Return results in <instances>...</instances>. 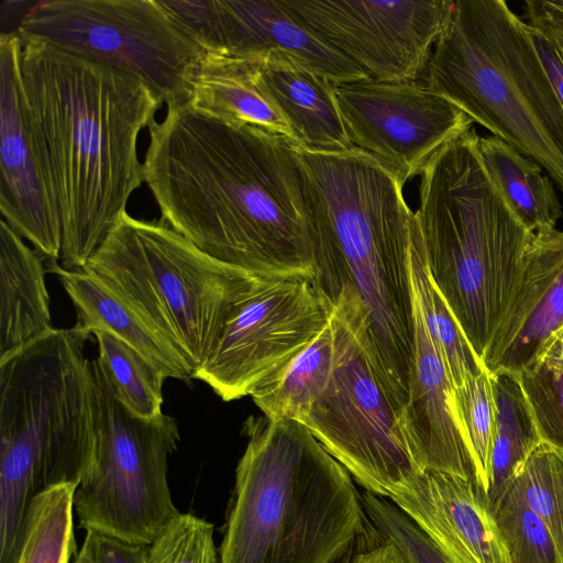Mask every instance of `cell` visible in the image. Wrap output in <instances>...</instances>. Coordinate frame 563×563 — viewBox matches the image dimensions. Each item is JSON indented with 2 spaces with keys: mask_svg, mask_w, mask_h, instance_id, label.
<instances>
[{
  "mask_svg": "<svg viewBox=\"0 0 563 563\" xmlns=\"http://www.w3.org/2000/svg\"><path fill=\"white\" fill-rule=\"evenodd\" d=\"M148 133L144 183L164 222L234 267L316 278L294 142L187 102L168 106Z\"/></svg>",
  "mask_w": 563,
  "mask_h": 563,
  "instance_id": "6da1fadb",
  "label": "cell"
},
{
  "mask_svg": "<svg viewBox=\"0 0 563 563\" xmlns=\"http://www.w3.org/2000/svg\"><path fill=\"white\" fill-rule=\"evenodd\" d=\"M15 31L22 102L62 221L58 264L82 269L144 183L137 140L164 102L128 73Z\"/></svg>",
  "mask_w": 563,
  "mask_h": 563,
  "instance_id": "7a4b0ae2",
  "label": "cell"
},
{
  "mask_svg": "<svg viewBox=\"0 0 563 563\" xmlns=\"http://www.w3.org/2000/svg\"><path fill=\"white\" fill-rule=\"evenodd\" d=\"M316 258V283L334 303L351 288L384 366L408 400L413 302L409 255L417 223L404 184L373 155L294 144Z\"/></svg>",
  "mask_w": 563,
  "mask_h": 563,
  "instance_id": "3957f363",
  "label": "cell"
},
{
  "mask_svg": "<svg viewBox=\"0 0 563 563\" xmlns=\"http://www.w3.org/2000/svg\"><path fill=\"white\" fill-rule=\"evenodd\" d=\"M220 563H351L383 541L353 477L301 422L250 417Z\"/></svg>",
  "mask_w": 563,
  "mask_h": 563,
  "instance_id": "277c9868",
  "label": "cell"
},
{
  "mask_svg": "<svg viewBox=\"0 0 563 563\" xmlns=\"http://www.w3.org/2000/svg\"><path fill=\"white\" fill-rule=\"evenodd\" d=\"M477 139L472 128L429 161L415 212L429 276L483 363L536 233L489 179Z\"/></svg>",
  "mask_w": 563,
  "mask_h": 563,
  "instance_id": "5b68a950",
  "label": "cell"
},
{
  "mask_svg": "<svg viewBox=\"0 0 563 563\" xmlns=\"http://www.w3.org/2000/svg\"><path fill=\"white\" fill-rule=\"evenodd\" d=\"M90 333L54 329L0 361V539L23 531L31 499L56 485L77 487L96 444L97 391L85 354Z\"/></svg>",
  "mask_w": 563,
  "mask_h": 563,
  "instance_id": "8992f818",
  "label": "cell"
},
{
  "mask_svg": "<svg viewBox=\"0 0 563 563\" xmlns=\"http://www.w3.org/2000/svg\"><path fill=\"white\" fill-rule=\"evenodd\" d=\"M423 81L534 161L563 195V107L506 1H453Z\"/></svg>",
  "mask_w": 563,
  "mask_h": 563,
  "instance_id": "52a82bcc",
  "label": "cell"
},
{
  "mask_svg": "<svg viewBox=\"0 0 563 563\" xmlns=\"http://www.w3.org/2000/svg\"><path fill=\"white\" fill-rule=\"evenodd\" d=\"M82 269L164 340L191 377L253 274L210 256L162 219L128 211Z\"/></svg>",
  "mask_w": 563,
  "mask_h": 563,
  "instance_id": "ba28073f",
  "label": "cell"
},
{
  "mask_svg": "<svg viewBox=\"0 0 563 563\" xmlns=\"http://www.w3.org/2000/svg\"><path fill=\"white\" fill-rule=\"evenodd\" d=\"M334 365L303 423L351 476L389 499L426 471L407 418L375 345L366 312L351 288L334 301Z\"/></svg>",
  "mask_w": 563,
  "mask_h": 563,
  "instance_id": "9c48e42d",
  "label": "cell"
},
{
  "mask_svg": "<svg viewBox=\"0 0 563 563\" xmlns=\"http://www.w3.org/2000/svg\"><path fill=\"white\" fill-rule=\"evenodd\" d=\"M97 431L91 464L74 493L80 526L148 545L179 511L167 479L168 457L180 440L175 418L131 412L110 390L92 360Z\"/></svg>",
  "mask_w": 563,
  "mask_h": 563,
  "instance_id": "30bf717a",
  "label": "cell"
},
{
  "mask_svg": "<svg viewBox=\"0 0 563 563\" xmlns=\"http://www.w3.org/2000/svg\"><path fill=\"white\" fill-rule=\"evenodd\" d=\"M16 29L139 78L167 107L187 102L206 53L162 0L38 1Z\"/></svg>",
  "mask_w": 563,
  "mask_h": 563,
  "instance_id": "8fae6325",
  "label": "cell"
},
{
  "mask_svg": "<svg viewBox=\"0 0 563 563\" xmlns=\"http://www.w3.org/2000/svg\"><path fill=\"white\" fill-rule=\"evenodd\" d=\"M333 309L312 276L253 273L192 378L224 401L249 396L329 324Z\"/></svg>",
  "mask_w": 563,
  "mask_h": 563,
  "instance_id": "7c38bea8",
  "label": "cell"
},
{
  "mask_svg": "<svg viewBox=\"0 0 563 563\" xmlns=\"http://www.w3.org/2000/svg\"><path fill=\"white\" fill-rule=\"evenodd\" d=\"M335 99L354 147L376 157L402 184L474 123L420 80L340 84Z\"/></svg>",
  "mask_w": 563,
  "mask_h": 563,
  "instance_id": "4fadbf2b",
  "label": "cell"
},
{
  "mask_svg": "<svg viewBox=\"0 0 563 563\" xmlns=\"http://www.w3.org/2000/svg\"><path fill=\"white\" fill-rule=\"evenodd\" d=\"M371 79L419 80L450 14L446 0H284Z\"/></svg>",
  "mask_w": 563,
  "mask_h": 563,
  "instance_id": "5bb4252c",
  "label": "cell"
},
{
  "mask_svg": "<svg viewBox=\"0 0 563 563\" xmlns=\"http://www.w3.org/2000/svg\"><path fill=\"white\" fill-rule=\"evenodd\" d=\"M19 51L18 32H1L0 211L38 254L58 261L62 221L23 107Z\"/></svg>",
  "mask_w": 563,
  "mask_h": 563,
  "instance_id": "9a60e30c",
  "label": "cell"
},
{
  "mask_svg": "<svg viewBox=\"0 0 563 563\" xmlns=\"http://www.w3.org/2000/svg\"><path fill=\"white\" fill-rule=\"evenodd\" d=\"M389 500L451 563H511L487 495L475 481L426 470Z\"/></svg>",
  "mask_w": 563,
  "mask_h": 563,
  "instance_id": "2e32d148",
  "label": "cell"
},
{
  "mask_svg": "<svg viewBox=\"0 0 563 563\" xmlns=\"http://www.w3.org/2000/svg\"><path fill=\"white\" fill-rule=\"evenodd\" d=\"M563 327V231L537 233L506 312L483 357L490 373L519 375L537 364Z\"/></svg>",
  "mask_w": 563,
  "mask_h": 563,
  "instance_id": "e0dca14e",
  "label": "cell"
},
{
  "mask_svg": "<svg viewBox=\"0 0 563 563\" xmlns=\"http://www.w3.org/2000/svg\"><path fill=\"white\" fill-rule=\"evenodd\" d=\"M216 3L218 47L213 53L286 57L335 85L368 78L284 0H216Z\"/></svg>",
  "mask_w": 563,
  "mask_h": 563,
  "instance_id": "ac0fdd59",
  "label": "cell"
},
{
  "mask_svg": "<svg viewBox=\"0 0 563 563\" xmlns=\"http://www.w3.org/2000/svg\"><path fill=\"white\" fill-rule=\"evenodd\" d=\"M412 302V362L406 405L410 430L426 470L452 473L477 483L473 457L453 410V385L413 290Z\"/></svg>",
  "mask_w": 563,
  "mask_h": 563,
  "instance_id": "d6986e66",
  "label": "cell"
},
{
  "mask_svg": "<svg viewBox=\"0 0 563 563\" xmlns=\"http://www.w3.org/2000/svg\"><path fill=\"white\" fill-rule=\"evenodd\" d=\"M254 79L288 123L295 144L312 151L354 147L335 99V84L276 55L250 56Z\"/></svg>",
  "mask_w": 563,
  "mask_h": 563,
  "instance_id": "ffe728a7",
  "label": "cell"
},
{
  "mask_svg": "<svg viewBox=\"0 0 563 563\" xmlns=\"http://www.w3.org/2000/svg\"><path fill=\"white\" fill-rule=\"evenodd\" d=\"M43 256L0 220V361L52 332Z\"/></svg>",
  "mask_w": 563,
  "mask_h": 563,
  "instance_id": "44dd1931",
  "label": "cell"
},
{
  "mask_svg": "<svg viewBox=\"0 0 563 563\" xmlns=\"http://www.w3.org/2000/svg\"><path fill=\"white\" fill-rule=\"evenodd\" d=\"M187 103L219 120L254 125L294 142L288 123L257 86L250 56L205 53Z\"/></svg>",
  "mask_w": 563,
  "mask_h": 563,
  "instance_id": "7402d4cb",
  "label": "cell"
},
{
  "mask_svg": "<svg viewBox=\"0 0 563 563\" xmlns=\"http://www.w3.org/2000/svg\"><path fill=\"white\" fill-rule=\"evenodd\" d=\"M77 314L76 325L92 335L106 330L146 357L166 378L191 379V373L180 356L97 278L84 269L68 271L57 261H48Z\"/></svg>",
  "mask_w": 563,
  "mask_h": 563,
  "instance_id": "603a6c76",
  "label": "cell"
},
{
  "mask_svg": "<svg viewBox=\"0 0 563 563\" xmlns=\"http://www.w3.org/2000/svg\"><path fill=\"white\" fill-rule=\"evenodd\" d=\"M487 175L507 206L532 233L555 230L563 217L554 183L531 158L494 135H478Z\"/></svg>",
  "mask_w": 563,
  "mask_h": 563,
  "instance_id": "cb8c5ba5",
  "label": "cell"
},
{
  "mask_svg": "<svg viewBox=\"0 0 563 563\" xmlns=\"http://www.w3.org/2000/svg\"><path fill=\"white\" fill-rule=\"evenodd\" d=\"M335 357L332 322L299 353L262 379L251 393L271 419L301 422L328 385Z\"/></svg>",
  "mask_w": 563,
  "mask_h": 563,
  "instance_id": "d4e9b609",
  "label": "cell"
},
{
  "mask_svg": "<svg viewBox=\"0 0 563 563\" xmlns=\"http://www.w3.org/2000/svg\"><path fill=\"white\" fill-rule=\"evenodd\" d=\"M494 428L487 499L495 510L530 454L542 443L517 375L490 374Z\"/></svg>",
  "mask_w": 563,
  "mask_h": 563,
  "instance_id": "484cf974",
  "label": "cell"
},
{
  "mask_svg": "<svg viewBox=\"0 0 563 563\" xmlns=\"http://www.w3.org/2000/svg\"><path fill=\"white\" fill-rule=\"evenodd\" d=\"M409 274L424 324L445 365L452 385L461 386L468 378L481 374L485 367L429 276L418 219L410 247Z\"/></svg>",
  "mask_w": 563,
  "mask_h": 563,
  "instance_id": "4316f807",
  "label": "cell"
},
{
  "mask_svg": "<svg viewBox=\"0 0 563 563\" xmlns=\"http://www.w3.org/2000/svg\"><path fill=\"white\" fill-rule=\"evenodd\" d=\"M92 335L98 344V365L117 397L134 415L152 419L162 415L166 377L140 352L106 330Z\"/></svg>",
  "mask_w": 563,
  "mask_h": 563,
  "instance_id": "83f0119b",
  "label": "cell"
},
{
  "mask_svg": "<svg viewBox=\"0 0 563 563\" xmlns=\"http://www.w3.org/2000/svg\"><path fill=\"white\" fill-rule=\"evenodd\" d=\"M75 489L74 485H56L31 499L14 563H69L77 554L73 531Z\"/></svg>",
  "mask_w": 563,
  "mask_h": 563,
  "instance_id": "f1b7e54d",
  "label": "cell"
},
{
  "mask_svg": "<svg viewBox=\"0 0 563 563\" xmlns=\"http://www.w3.org/2000/svg\"><path fill=\"white\" fill-rule=\"evenodd\" d=\"M510 487L544 521L563 563V455L541 443Z\"/></svg>",
  "mask_w": 563,
  "mask_h": 563,
  "instance_id": "f546056e",
  "label": "cell"
},
{
  "mask_svg": "<svg viewBox=\"0 0 563 563\" xmlns=\"http://www.w3.org/2000/svg\"><path fill=\"white\" fill-rule=\"evenodd\" d=\"M453 410L471 451L478 485L487 495L489 454L494 428L490 373L485 368L461 386L453 387Z\"/></svg>",
  "mask_w": 563,
  "mask_h": 563,
  "instance_id": "4dcf8cb0",
  "label": "cell"
},
{
  "mask_svg": "<svg viewBox=\"0 0 563 563\" xmlns=\"http://www.w3.org/2000/svg\"><path fill=\"white\" fill-rule=\"evenodd\" d=\"M494 515L511 563H562L547 525L512 487Z\"/></svg>",
  "mask_w": 563,
  "mask_h": 563,
  "instance_id": "1f68e13d",
  "label": "cell"
},
{
  "mask_svg": "<svg viewBox=\"0 0 563 563\" xmlns=\"http://www.w3.org/2000/svg\"><path fill=\"white\" fill-rule=\"evenodd\" d=\"M145 563H220L213 525L179 512L146 547Z\"/></svg>",
  "mask_w": 563,
  "mask_h": 563,
  "instance_id": "d6a6232c",
  "label": "cell"
},
{
  "mask_svg": "<svg viewBox=\"0 0 563 563\" xmlns=\"http://www.w3.org/2000/svg\"><path fill=\"white\" fill-rule=\"evenodd\" d=\"M518 378L541 442L563 455V371L538 362Z\"/></svg>",
  "mask_w": 563,
  "mask_h": 563,
  "instance_id": "836d02e7",
  "label": "cell"
},
{
  "mask_svg": "<svg viewBox=\"0 0 563 563\" xmlns=\"http://www.w3.org/2000/svg\"><path fill=\"white\" fill-rule=\"evenodd\" d=\"M363 505L383 540L394 544L407 563H451L429 537L389 499L369 492Z\"/></svg>",
  "mask_w": 563,
  "mask_h": 563,
  "instance_id": "e575fe53",
  "label": "cell"
},
{
  "mask_svg": "<svg viewBox=\"0 0 563 563\" xmlns=\"http://www.w3.org/2000/svg\"><path fill=\"white\" fill-rule=\"evenodd\" d=\"M521 18L563 107V20L551 13L541 0H526Z\"/></svg>",
  "mask_w": 563,
  "mask_h": 563,
  "instance_id": "d590c367",
  "label": "cell"
},
{
  "mask_svg": "<svg viewBox=\"0 0 563 563\" xmlns=\"http://www.w3.org/2000/svg\"><path fill=\"white\" fill-rule=\"evenodd\" d=\"M92 563H145L146 547L108 534L87 531Z\"/></svg>",
  "mask_w": 563,
  "mask_h": 563,
  "instance_id": "8d00e7d4",
  "label": "cell"
},
{
  "mask_svg": "<svg viewBox=\"0 0 563 563\" xmlns=\"http://www.w3.org/2000/svg\"><path fill=\"white\" fill-rule=\"evenodd\" d=\"M351 563H407L398 549L383 540L377 545L357 554Z\"/></svg>",
  "mask_w": 563,
  "mask_h": 563,
  "instance_id": "74e56055",
  "label": "cell"
},
{
  "mask_svg": "<svg viewBox=\"0 0 563 563\" xmlns=\"http://www.w3.org/2000/svg\"><path fill=\"white\" fill-rule=\"evenodd\" d=\"M539 362L563 371V327L551 336Z\"/></svg>",
  "mask_w": 563,
  "mask_h": 563,
  "instance_id": "f35d334b",
  "label": "cell"
},
{
  "mask_svg": "<svg viewBox=\"0 0 563 563\" xmlns=\"http://www.w3.org/2000/svg\"><path fill=\"white\" fill-rule=\"evenodd\" d=\"M541 2L551 13L563 20V0H541Z\"/></svg>",
  "mask_w": 563,
  "mask_h": 563,
  "instance_id": "ab89813d",
  "label": "cell"
},
{
  "mask_svg": "<svg viewBox=\"0 0 563 563\" xmlns=\"http://www.w3.org/2000/svg\"><path fill=\"white\" fill-rule=\"evenodd\" d=\"M73 563H92L89 543L84 540L80 551L76 554Z\"/></svg>",
  "mask_w": 563,
  "mask_h": 563,
  "instance_id": "60d3db41",
  "label": "cell"
}]
</instances>
